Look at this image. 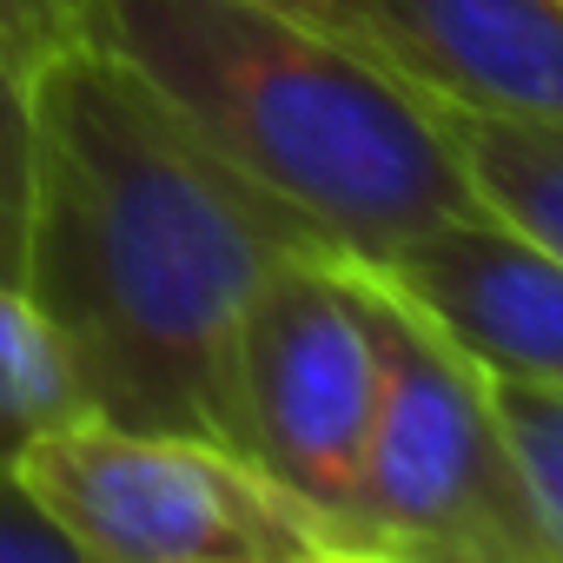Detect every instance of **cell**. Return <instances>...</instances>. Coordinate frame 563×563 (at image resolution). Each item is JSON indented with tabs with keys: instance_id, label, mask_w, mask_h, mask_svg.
I'll list each match as a JSON object with an SVG mask.
<instances>
[{
	"instance_id": "cell-7",
	"label": "cell",
	"mask_w": 563,
	"mask_h": 563,
	"mask_svg": "<svg viewBox=\"0 0 563 563\" xmlns=\"http://www.w3.org/2000/svg\"><path fill=\"white\" fill-rule=\"evenodd\" d=\"M365 272L418 306L471 365L563 391V258L490 212H464Z\"/></svg>"
},
{
	"instance_id": "cell-5",
	"label": "cell",
	"mask_w": 563,
	"mask_h": 563,
	"mask_svg": "<svg viewBox=\"0 0 563 563\" xmlns=\"http://www.w3.org/2000/svg\"><path fill=\"white\" fill-rule=\"evenodd\" d=\"M372 405L378 345L358 278L325 245L286 252L232 339V418L239 451L332 530V550L352 543Z\"/></svg>"
},
{
	"instance_id": "cell-9",
	"label": "cell",
	"mask_w": 563,
	"mask_h": 563,
	"mask_svg": "<svg viewBox=\"0 0 563 563\" xmlns=\"http://www.w3.org/2000/svg\"><path fill=\"white\" fill-rule=\"evenodd\" d=\"M93 418L74 378V358L47 312L0 278V471H14L47 431Z\"/></svg>"
},
{
	"instance_id": "cell-2",
	"label": "cell",
	"mask_w": 563,
	"mask_h": 563,
	"mask_svg": "<svg viewBox=\"0 0 563 563\" xmlns=\"http://www.w3.org/2000/svg\"><path fill=\"white\" fill-rule=\"evenodd\" d=\"M93 47L339 258L385 265L477 212L438 107L292 14L258 0H100Z\"/></svg>"
},
{
	"instance_id": "cell-11",
	"label": "cell",
	"mask_w": 563,
	"mask_h": 563,
	"mask_svg": "<svg viewBox=\"0 0 563 563\" xmlns=\"http://www.w3.org/2000/svg\"><path fill=\"white\" fill-rule=\"evenodd\" d=\"M27 206H34V100L27 74L0 54V278L8 286H21Z\"/></svg>"
},
{
	"instance_id": "cell-4",
	"label": "cell",
	"mask_w": 563,
	"mask_h": 563,
	"mask_svg": "<svg viewBox=\"0 0 563 563\" xmlns=\"http://www.w3.org/2000/svg\"><path fill=\"white\" fill-rule=\"evenodd\" d=\"M14 477L93 563H319L332 550L299 497L206 438L74 418Z\"/></svg>"
},
{
	"instance_id": "cell-8",
	"label": "cell",
	"mask_w": 563,
	"mask_h": 563,
	"mask_svg": "<svg viewBox=\"0 0 563 563\" xmlns=\"http://www.w3.org/2000/svg\"><path fill=\"white\" fill-rule=\"evenodd\" d=\"M444 140L471 179L477 212L530 239L537 252L563 258V126L550 120H490L438 107Z\"/></svg>"
},
{
	"instance_id": "cell-12",
	"label": "cell",
	"mask_w": 563,
	"mask_h": 563,
	"mask_svg": "<svg viewBox=\"0 0 563 563\" xmlns=\"http://www.w3.org/2000/svg\"><path fill=\"white\" fill-rule=\"evenodd\" d=\"M93 8L100 0H0V54L34 80L47 60L93 41Z\"/></svg>"
},
{
	"instance_id": "cell-14",
	"label": "cell",
	"mask_w": 563,
	"mask_h": 563,
	"mask_svg": "<svg viewBox=\"0 0 563 563\" xmlns=\"http://www.w3.org/2000/svg\"><path fill=\"white\" fill-rule=\"evenodd\" d=\"M258 8H272V14H292V21H306V27H319V34L345 41V27H339V0H258Z\"/></svg>"
},
{
	"instance_id": "cell-6",
	"label": "cell",
	"mask_w": 563,
	"mask_h": 563,
	"mask_svg": "<svg viewBox=\"0 0 563 563\" xmlns=\"http://www.w3.org/2000/svg\"><path fill=\"white\" fill-rule=\"evenodd\" d=\"M339 27L431 107L563 126V0H339Z\"/></svg>"
},
{
	"instance_id": "cell-3",
	"label": "cell",
	"mask_w": 563,
	"mask_h": 563,
	"mask_svg": "<svg viewBox=\"0 0 563 563\" xmlns=\"http://www.w3.org/2000/svg\"><path fill=\"white\" fill-rule=\"evenodd\" d=\"M378 345V405L365 431L358 510L345 550H411L457 563H543L510 444L471 365L378 272L345 258Z\"/></svg>"
},
{
	"instance_id": "cell-16",
	"label": "cell",
	"mask_w": 563,
	"mask_h": 563,
	"mask_svg": "<svg viewBox=\"0 0 563 563\" xmlns=\"http://www.w3.org/2000/svg\"><path fill=\"white\" fill-rule=\"evenodd\" d=\"M319 563H345V556H339V550H325V556H319Z\"/></svg>"
},
{
	"instance_id": "cell-13",
	"label": "cell",
	"mask_w": 563,
	"mask_h": 563,
	"mask_svg": "<svg viewBox=\"0 0 563 563\" xmlns=\"http://www.w3.org/2000/svg\"><path fill=\"white\" fill-rule=\"evenodd\" d=\"M0 563H93V556L67 543V530L34 504V490L14 471H0Z\"/></svg>"
},
{
	"instance_id": "cell-10",
	"label": "cell",
	"mask_w": 563,
	"mask_h": 563,
	"mask_svg": "<svg viewBox=\"0 0 563 563\" xmlns=\"http://www.w3.org/2000/svg\"><path fill=\"white\" fill-rule=\"evenodd\" d=\"M484 385H490L497 431L510 444V471H517L537 550H543V563H563V391L497 378V372H484Z\"/></svg>"
},
{
	"instance_id": "cell-15",
	"label": "cell",
	"mask_w": 563,
	"mask_h": 563,
	"mask_svg": "<svg viewBox=\"0 0 563 563\" xmlns=\"http://www.w3.org/2000/svg\"><path fill=\"white\" fill-rule=\"evenodd\" d=\"M345 563H457V556H411V550H339Z\"/></svg>"
},
{
	"instance_id": "cell-1",
	"label": "cell",
	"mask_w": 563,
	"mask_h": 563,
	"mask_svg": "<svg viewBox=\"0 0 563 563\" xmlns=\"http://www.w3.org/2000/svg\"><path fill=\"white\" fill-rule=\"evenodd\" d=\"M27 100L34 206L21 292L60 332L87 411L239 451L232 339L245 299L286 252L319 239L206 153L93 41L47 60Z\"/></svg>"
}]
</instances>
